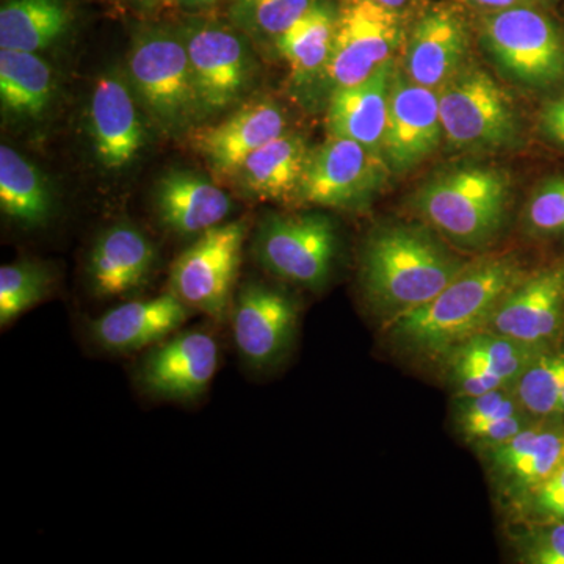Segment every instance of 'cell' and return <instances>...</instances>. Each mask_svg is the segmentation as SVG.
<instances>
[{
	"label": "cell",
	"mask_w": 564,
	"mask_h": 564,
	"mask_svg": "<svg viewBox=\"0 0 564 564\" xmlns=\"http://www.w3.org/2000/svg\"><path fill=\"white\" fill-rule=\"evenodd\" d=\"M373 2L380 3L389 10L404 11L414 0H373Z\"/></svg>",
	"instance_id": "ab89813d"
},
{
	"label": "cell",
	"mask_w": 564,
	"mask_h": 564,
	"mask_svg": "<svg viewBox=\"0 0 564 564\" xmlns=\"http://www.w3.org/2000/svg\"><path fill=\"white\" fill-rule=\"evenodd\" d=\"M444 143L437 90L422 87L397 66L389 99L383 154L392 176L413 172Z\"/></svg>",
	"instance_id": "4fadbf2b"
},
{
	"label": "cell",
	"mask_w": 564,
	"mask_h": 564,
	"mask_svg": "<svg viewBox=\"0 0 564 564\" xmlns=\"http://www.w3.org/2000/svg\"><path fill=\"white\" fill-rule=\"evenodd\" d=\"M524 503L544 521H564V462L527 497Z\"/></svg>",
	"instance_id": "d590c367"
},
{
	"label": "cell",
	"mask_w": 564,
	"mask_h": 564,
	"mask_svg": "<svg viewBox=\"0 0 564 564\" xmlns=\"http://www.w3.org/2000/svg\"><path fill=\"white\" fill-rule=\"evenodd\" d=\"M511 199L513 180L507 170L466 163L430 177L414 193L413 207L454 247L480 251L502 234Z\"/></svg>",
	"instance_id": "3957f363"
},
{
	"label": "cell",
	"mask_w": 564,
	"mask_h": 564,
	"mask_svg": "<svg viewBox=\"0 0 564 564\" xmlns=\"http://www.w3.org/2000/svg\"><path fill=\"white\" fill-rule=\"evenodd\" d=\"M318 0H232L229 20L251 39L276 43Z\"/></svg>",
	"instance_id": "1f68e13d"
},
{
	"label": "cell",
	"mask_w": 564,
	"mask_h": 564,
	"mask_svg": "<svg viewBox=\"0 0 564 564\" xmlns=\"http://www.w3.org/2000/svg\"><path fill=\"white\" fill-rule=\"evenodd\" d=\"M177 6L185 10L209 9L212 6L223 2V0H174Z\"/></svg>",
	"instance_id": "f35d334b"
},
{
	"label": "cell",
	"mask_w": 564,
	"mask_h": 564,
	"mask_svg": "<svg viewBox=\"0 0 564 564\" xmlns=\"http://www.w3.org/2000/svg\"><path fill=\"white\" fill-rule=\"evenodd\" d=\"M132 7L140 10H152L158 9L162 3L169 2V0H128Z\"/></svg>",
	"instance_id": "60d3db41"
},
{
	"label": "cell",
	"mask_w": 564,
	"mask_h": 564,
	"mask_svg": "<svg viewBox=\"0 0 564 564\" xmlns=\"http://www.w3.org/2000/svg\"><path fill=\"white\" fill-rule=\"evenodd\" d=\"M440 95L444 141L459 152H500L524 141L518 107L502 84L473 57Z\"/></svg>",
	"instance_id": "8992f818"
},
{
	"label": "cell",
	"mask_w": 564,
	"mask_h": 564,
	"mask_svg": "<svg viewBox=\"0 0 564 564\" xmlns=\"http://www.w3.org/2000/svg\"><path fill=\"white\" fill-rule=\"evenodd\" d=\"M73 10L66 0H2L0 50H50L69 32Z\"/></svg>",
	"instance_id": "484cf974"
},
{
	"label": "cell",
	"mask_w": 564,
	"mask_h": 564,
	"mask_svg": "<svg viewBox=\"0 0 564 564\" xmlns=\"http://www.w3.org/2000/svg\"><path fill=\"white\" fill-rule=\"evenodd\" d=\"M310 152L302 133L284 132L248 155L232 180L252 198L295 203Z\"/></svg>",
	"instance_id": "d4e9b609"
},
{
	"label": "cell",
	"mask_w": 564,
	"mask_h": 564,
	"mask_svg": "<svg viewBox=\"0 0 564 564\" xmlns=\"http://www.w3.org/2000/svg\"><path fill=\"white\" fill-rule=\"evenodd\" d=\"M155 262L154 245L132 225H117L96 240L88 259L93 292L102 299H120L139 291L150 280Z\"/></svg>",
	"instance_id": "cb8c5ba5"
},
{
	"label": "cell",
	"mask_w": 564,
	"mask_h": 564,
	"mask_svg": "<svg viewBox=\"0 0 564 564\" xmlns=\"http://www.w3.org/2000/svg\"><path fill=\"white\" fill-rule=\"evenodd\" d=\"M0 209L28 229L46 225L54 209L50 182L39 166L7 144L0 147Z\"/></svg>",
	"instance_id": "83f0119b"
},
{
	"label": "cell",
	"mask_w": 564,
	"mask_h": 564,
	"mask_svg": "<svg viewBox=\"0 0 564 564\" xmlns=\"http://www.w3.org/2000/svg\"><path fill=\"white\" fill-rule=\"evenodd\" d=\"M564 381V351L547 348L530 362L513 392L533 419L560 417V397Z\"/></svg>",
	"instance_id": "4dcf8cb0"
},
{
	"label": "cell",
	"mask_w": 564,
	"mask_h": 564,
	"mask_svg": "<svg viewBox=\"0 0 564 564\" xmlns=\"http://www.w3.org/2000/svg\"><path fill=\"white\" fill-rule=\"evenodd\" d=\"M88 131L96 161L110 172L131 165L143 150L147 131L128 74L109 70L96 82L88 104Z\"/></svg>",
	"instance_id": "e0dca14e"
},
{
	"label": "cell",
	"mask_w": 564,
	"mask_h": 564,
	"mask_svg": "<svg viewBox=\"0 0 564 564\" xmlns=\"http://www.w3.org/2000/svg\"><path fill=\"white\" fill-rule=\"evenodd\" d=\"M332 57L321 77L326 98L339 88L369 79L397 61L406 39L404 11L386 9L373 0H337Z\"/></svg>",
	"instance_id": "52a82bcc"
},
{
	"label": "cell",
	"mask_w": 564,
	"mask_h": 564,
	"mask_svg": "<svg viewBox=\"0 0 564 564\" xmlns=\"http://www.w3.org/2000/svg\"><path fill=\"white\" fill-rule=\"evenodd\" d=\"M336 251L334 223L318 212L269 215L256 239V254L270 273L307 289L328 281Z\"/></svg>",
	"instance_id": "8fae6325"
},
{
	"label": "cell",
	"mask_w": 564,
	"mask_h": 564,
	"mask_svg": "<svg viewBox=\"0 0 564 564\" xmlns=\"http://www.w3.org/2000/svg\"><path fill=\"white\" fill-rule=\"evenodd\" d=\"M191 307L174 292L120 304L91 323L96 343L110 351L131 352L162 343L177 332Z\"/></svg>",
	"instance_id": "44dd1931"
},
{
	"label": "cell",
	"mask_w": 564,
	"mask_h": 564,
	"mask_svg": "<svg viewBox=\"0 0 564 564\" xmlns=\"http://www.w3.org/2000/svg\"><path fill=\"white\" fill-rule=\"evenodd\" d=\"M541 351L543 348L516 343L500 334L480 332L456 345L443 361L456 395L475 397L513 388Z\"/></svg>",
	"instance_id": "ac0fdd59"
},
{
	"label": "cell",
	"mask_w": 564,
	"mask_h": 564,
	"mask_svg": "<svg viewBox=\"0 0 564 564\" xmlns=\"http://www.w3.org/2000/svg\"><path fill=\"white\" fill-rule=\"evenodd\" d=\"M128 79L141 109L166 135L188 131L203 120L191 58L180 29L143 25L133 33Z\"/></svg>",
	"instance_id": "277c9868"
},
{
	"label": "cell",
	"mask_w": 564,
	"mask_h": 564,
	"mask_svg": "<svg viewBox=\"0 0 564 564\" xmlns=\"http://www.w3.org/2000/svg\"><path fill=\"white\" fill-rule=\"evenodd\" d=\"M55 77L35 52L0 50V102L14 118H39L50 109Z\"/></svg>",
	"instance_id": "f546056e"
},
{
	"label": "cell",
	"mask_w": 564,
	"mask_h": 564,
	"mask_svg": "<svg viewBox=\"0 0 564 564\" xmlns=\"http://www.w3.org/2000/svg\"><path fill=\"white\" fill-rule=\"evenodd\" d=\"M397 66L399 58L389 62L361 84L339 88L328 96V135L358 141L370 150L381 152Z\"/></svg>",
	"instance_id": "603a6c76"
},
{
	"label": "cell",
	"mask_w": 564,
	"mask_h": 564,
	"mask_svg": "<svg viewBox=\"0 0 564 564\" xmlns=\"http://www.w3.org/2000/svg\"><path fill=\"white\" fill-rule=\"evenodd\" d=\"M560 417H564V381L562 388V397H560Z\"/></svg>",
	"instance_id": "b9f144b4"
},
{
	"label": "cell",
	"mask_w": 564,
	"mask_h": 564,
	"mask_svg": "<svg viewBox=\"0 0 564 564\" xmlns=\"http://www.w3.org/2000/svg\"><path fill=\"white\" fill-rule=\"evenodd\" d=\"M564 325V259L527 273L494 311L484 332L552 348Z\"/></svg>",
	"instance_id": "5bb4252c"
},
{
	"label": "cell",
	"mask_w": 564,
	"mask_h": 564,
	"mask_svg": "<svg viewBox=\"0 0 564 564\" xmlns=\"http://www.w3.org/2000/svg\"><path fill=\"white\" fill-rule=\"evenodd\" d=\"M463 6L477 10L478 13H491L516 7H533V9H543L552 11L563 2V0H456Z\"/></svg>",
	"instance_id": "74e56055"
},
{
	"label": "cell",
	"mask_w": 564,
	"mask_h": 564,
	"mask_svg": "<svg viewBox=\"0 0 564 564\" xmlns=\"http://www.w3.org/2000/svg\"><path fill=\"white\" fill-rule=\"evenodd\" d=\"M527 564H564V521H543L521 532L516 541Z\"/></svg>",
	"instance_id": "e575fe53"
},
{
	"label": "cell",
	"mask_w": 564,
	"mask_h": 564,
	"mask_svg": "<svg viewBox=\"0 0 564 564\" xmlns=\"http://www.w3.org/2000/svg\"><path fill=\"white\" fill-rule=\"evenodd\" d=\"M288 131V117L281 107L262 99L240 107L217 124L195 129L191 141L212 172L234 177L248 155Z\"/></svg>",
	"instance_id": "d6986e66"
},
{
	"label": "cell",
	"mask_w": 564,
	"mask_h": 564,
	"mask_svg": "<svg viewBox=\"0 0 564 564\" xmlns=\"http://www.w3.org/2000/svg\"><path fill=\"white\" fill-rule=\"evenodd\" d=\"M538 126L545 140L564 148V95L545 104Z\"/></svg>",
	"instance_id": "8d00e7d4"
},
{
	"label": "cell",
	"mask_w": 564,
	"mask_h": 564,
	"mask_svg": "<svg viewBox=\"0 0 564 564\" xmlns=\"http://www.w3.org/2000/svg\"><path fill=\"white\" fill-rule=\"evenodd\" d=\"M525 276L513 252L470 261L429 303L388 323L389 340L415 358L443 361L456 345L484 332L500 302Z\"/></svg>",
	"instance_id": "6da1fadb"
},
{
	"label": "cell",
	"mask_w": 564,
	"mask_h": 564,
	"mask_svg": "<svg viewBox=\"0 0 564 564\" xmlns=\"http://www.w3.org/2000/svg\"><path fill=\"white\" fill-rule=\"evenodd\" d=\"M218 358V344L210 333L188 329L162 340L144 356L139 383L158 399L192 402L209 389Z\"/></svg>",
	"instance_id": "2e32d148"
},
{
	"label": "cell",
	"mask_w": 564,
	"mask_h": 564,
	"mask_svg": "<svg viewBox=\"0 0 564 564\" xmlns=\"http://www.w3.org/2000/svg\"><path fill=\"white\" fill-rule=\"evenodd\" d=\"M470 46L473 24L463 3L432 2L408 25L399 66L408 79L440 90L469 61Z\"/></svg>",
	"instance_id": "7c38bea8"
},
{
	"label": "cell",
	"mask_w": 564,
	"mask_h": 564,
	"mask_svg": "<svg viewBox=\"0 0 564 564\" xmlns=\"http://www.w3.org/2000/svg\"><path fill=\"white\" fill-rule=\"evenodd\" d=\"M337 3L318 0L274 43L296 84L321 80L332 57Z\"/></svg>",
	"instance_id": "f1b7e54d"
},
{
	"label": "cell",
	"mask_w": 564,
	"mask_h": 564,
	"mask_svg": "<svg viewBox=\"0 0 564 564\" xmlns=\"http://www.w3.org/2000/svg\"><path fill=\"white\" fill-rule=\"evenodd\" d=\"M524 228L533 237H564V174L534 188L525 204Z\"/></svg>",
	"instance_id": "836d02e7"
},
{
	"label": "cell",
	"mask_w": 564,
	"mask_h": 564,
	"mask_svg": "<svg viewBox=\"0 0 564 564\" xmlns=\"http://www.w3.org/2000/svg\"><path fill=\"white\" fill-rule=\"evenodd\" d=\"M485 454L505 494L524 502L564 462V432L533 423Z\"/></svg>",
	"instance_id": "ffe728a7"
},
{
	"label": "cell",
	"mask_w": 564,
	"mask_h": 564,
	"mask_svg": "<svg viewBox=\"0 0 564 564\" xmlns=\"http://www.w3.org/2000/svg\"><path fill=\"white\" fill-rule=\"evenodd\" d=\"M51 274L35 262L7 263L0 269V325L6 328L50 292Z\"/></svg>",
	"instance_id": "d6a6232c"
},
{
	"label": "cell",
	"mask_w": 564,
	"mask_h": 564,
	"mask_svg": "<svg viewBox=\"0 0 564 564\" xmlns=\"http://www.w3.org/2000/svg\"><path fill=\"white\" fill-rule=\"evenodd\" d=\"M469 263L429 225L381 226L364 243V295L388 325L433 300Z\"/></svg>",
	"instance_id": "7a4b0ae2"
},
{
	"label": "cell",
	"mask_w": 564,
	"mask_h": 564,
	"mask_svg": "<svg viewBox=\"0 0 564 564\" xmlns=\"http://www.w3.org/2000/svg\"><path fill=\"white\" fill-rule=\"evenodd\" d=\"M177 29L187 46L204 118L239 102L254 73L248 35L232 22L203 18H192Z\"/></svg>",
	"instance_id": "9c48e42d"
},
{
	"label": "cell",
	"mask_w": 564,
	"mask_h": 564,
	"mask_svg": "<svg viewBox=\"0 0 564 564\" xmlns=\"http://www.w3.org/2000/svg\"><path fill=\"white\" fill-rule=\"evenodd\" d=\"M392 176L383 154L358 141L328 135L311 148L295 203L326 209H362Z\"/></svg>",
	"instance_id": "ba28073f"
},
{
	"label": "cell",
	"mask_w": 564,
	"mask_h": 564,
	"mask_svg": "<svg viewBox=\"0 0 564 564\" xmlns=\"http://www.w3.org/2000/svg\"><path fill=\"white\" fill-rule=\"evenodd\" d=\"M159 220L180 236H202L232 210L228 193L202 174L172 170L159 177L154 187Z\"/></svg>",
	"instance_id": "7402d4cb"
},
{
	"label": "cell",
	"mask_w": 564,
	"mask_h": 564,
	"mask_svg": "<svg viewBox=\"0 0 564 564\" xmlns=\"http://www.w3.org/2000/svg\"><path fill=\"white\" fill-rule=\"evenodd\" d=\"M245 221L223 223L203 232L173 263V292L192 310L225 321L247 239Z\"/></svg>",
	"instance_id": "30bf717a"
},
{
	"label": "cell",
	"mask_w": 564,
	"mask_h": 564,
	"mask_svg": "<svg viewBox=\"0 0 564 564\" xmlns=\"http://www.w3.org/2000/svg\"><path fill=\"white\" fill-rule=\"evenodd\" d=\"M478 44L499 73L519 87H564V31L551 11L516 7L478 13Z\"/></svg>",
	"instance_id": "5b68a950"
},
{
	"label": "cell",
	"mask_w": 564,
	"mask_h": 564,
	"mask_svg": "<svg viewBox=\"0 0 564 564\" xmlns=\"http://www.w3.org/2000/svg\"><path fill=\"white\" fill-rule=\"evenodd\" d=\"M299 322V304L288 293L248 284L234 304V343L248 366L270 369L288 356Z\"/></svg>",
	"instance_id": "9a60e30c"
},
{
	"label": "cell",
	"mask_w": 564,
	"mask_h": 564,
	"mask_svg": "<svg viewBox=\"0 0 564 564\" xmlns=\"http://www.w3.org/2000/svg\"><path fill=\"white\" fill-rule=\"evenodd\" d=\"M455 422L467 443L488 451L533 425V417L518 402L513 389L502 388L484 395L459 397Z\"/></svg>",
	"instance_id": "4316f807"
}]
</instances>
